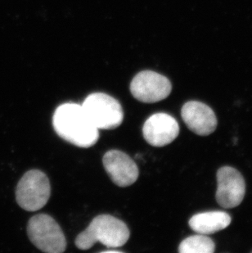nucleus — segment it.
I'll use <instances>...</instances> for the list:
<instances>
[{
  "instance_id": "obj_1",
  "label": "nucleus",
  "mask_w": 252,
  "mask_h": 253,
  "mask_svg": "<svg viewBox=\"0 0 252 253\" xmlns=\"http://www.w3.org/2000/svg\"><path fill=\"white\" fill-rule=\"evenodd\" d=\"M52 126L58 136L80 148H90L99 139V132L88 119L82 106L62 104L55 111Z\"/></svg>"
},
{
  "instance_id": "obj_2",
  "label": "nucleus",
  "mask_w": 252,
  "mask_h": 253,
  "mask_svg": "<svg viewBox=\"0 0 252 253\" xmlns=\"http://www.w3.org/2000/svg\"><path fill=\"white\" fill-rule=\"evenodd\" d=\"M129 234L122 220L112 215H98L76 237V246L81 250H88L96 243H100L108 249H117L127 243Z\"/></svg>"
},
{
  "instance_id": "obj_3",
  "label": "nucleus",
  "mask_w": 252,
  "mask_h": 253,
  "mask_svg": "<svg viewBox=\"0 0 252 253\" xmlns=\"http://www.w3.org/2000/svg\"><path fill=\"white\" fill-rule=\"evenodd\" d=\"M27 234L31 243L44 253H62L67 248L64 233L50 215L40 214L31 218Z\"/></svg>"
},
{
  "instance_id": "obj_4",
  "label": "nucleus",
  "mask_w": 252,
  "mask_h": 253,
  "mask_svg": "<svg viewBox=\"0 0 252 253\" xmlns=\"http://www.w3.org/2000/svg\"><path fill=\"white\" fill-rule=\"evenodd\" d=\"M81 106L88 119L98 129H116L124 119L122 105L106 93L89 94Z\"/></svg>"
},
{
  "instance_id": "obj_5",
  "label": "nucleus",
  "mask_w": 252,
  "mask_h": 253,
  "mask_svg": "<svg viewBox=\"0 0 252 253\" xmlns=\"http://www.w3.org/2000/svg\"><path fill=\"white\" fill-rule=\"evenodd\" d=\"M50 194V183L47 175L39 169H31L20 179L16 199L22 209L36 211L47 204Z\"/></svg>"
},
{
  "instance_id": "obj_6",
  "label": "nucleus",
  "mask_w": 252,
  "mask_h": 253,
  "mask_svg": "<svg viewBox=\"0 0 252 253\" xmlns=\"http://www.w3.org/2000/svg\"><path fill=\"white\" fill-rule=\"evenodd\" d=\"M171 90L169 79L152 71L139 72L130 84L132 95L142 103H153L164 100Z\"/></svg>"
},
{
  "instance_id": "obj_7",
  "label": "nucleus",
  "mask_w": 252,
  "mask_h": 253,
  "mask_svg": "<svg viewBox=\"0 0 252 253\" xmlns=\"http://www.w3.org/2000/svg\"><path fill=\"white\" fill-rule=\"evenodd\" d=\"M246 183L238 169L223 167L217 171V203L224 208L240 205L245 197Z\"/></svg>"
},
{
  "instance_id": "obj_8",
  "label": "nucleus",
  "mask_w": 252,
  "mask_h": 253,
  "mask_svg": "<svg viewBox=\"0 0 252 253\" xmlns=\"http://www.w3.org/2000/svg\"><path fill=\"white\" fill-rule=\"evenodd\" d=\"M143 137L153 147H164L171 143L179 134L176 120L167 113L152 115L144 123Z\"/></svg>"
},
{
  "instance_id": "obj_9",
  "label": "nucleus",
  "mask_w": 252,
  "mask_h": 253,
  "mask_svg": "<svg viewBox=\"0 0 252 253\" xmlns=\"http://www.w3.org/2000/svg\"><path fill=\"white\" fill-rule=\"evenodd\" d=\"M102 163L105 170L118 186H129L138 179V166L122 151H108L103 157Z\"/></svg>"
},
{
  "instance_id": "obj_10",
  "label": "nucleus",
  "mask_w": 252,
  "mask_h": 253,
  "mask_svg": "<svg viewBox=\"0 0 252 253\" xmlns=\"http://www.w3.org/2000/svg\"><path fill=\"white\" fill-rule=\"evenodd\" d=\"M181 116L188 129L201 136L210 135L216 129V116L205 103L198 101L186 103L181 110Z\"/></svg>"
},
{
  "instance_id": "obj_11",
  "label": "nucleus",
  "mask_w": 252,
  "mask_h": 253,
  "mask_svg": "<svg viewBox=\"0 0 252 253\" xmlns=\"http://www.w3.org/2000/svg\"><path fill=\"white\" fill-rule=\"evenodd\" d=\"M230 224V215L221 211L198 213L189 220L191 229L204 235L214 234L226 229Z\"/></svg>"
},
{
  "instance_id": "obj_12",
  "label": "nucleus",
  "mask_w": 252,
  "mask_h": 253,
  "mask_svg": "<svg viewBox=\"0 0 252 253\" xmlns=\"http://www.w3.org/2000/svg\"><path fill=\"white\" fill-rule=\"evenodd\" d=\"M215 245L212 239L204 234L193 235L181 242L178 252L180 253H213Z\"/></svg>"
}]
</instances>
